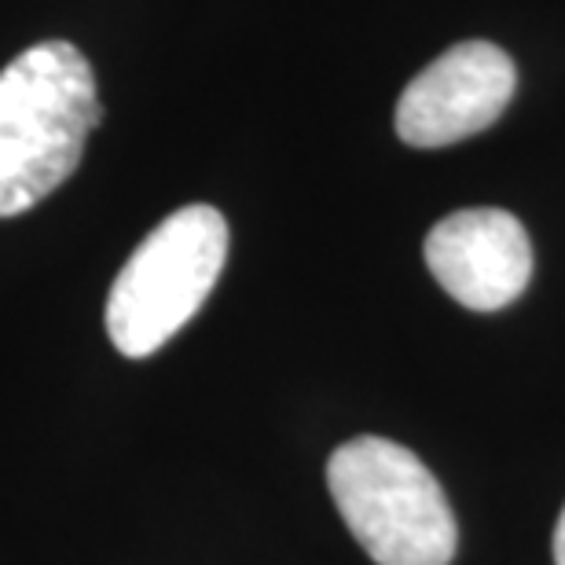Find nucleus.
<instances>
[{
    "label": "nucleus",
    "mask_w": 565,
    "mask_h": 565,
    "mask_svg": "<svg viewBox=\"0 0 565 565\" xmlns=\"http://www.w3.org/2000/svg\"><path fill=\"white\" fill-rule=\"evenodd\" d=\"M331 500L379 565H451L459 529L445 489L412 448L353 437L327 459Z\"/></svg>",
    "instance_id": "2"
},
{
    "label": "nucleus",
    "mask_w": 565,
    "mask_h": 565,
    "mask_svg": "<svg viewBox=\"0 0 565 565\" xmlns=\"http://www.w3.org/2000/svg\"><path fill=\"white\" fill-rule=\"evenodd\" d=\"M511 55L489 41H462L437 55L397 99V137L408 147H448L489 129L514 96Z\"/></svg>",
    "instance_id": "4"
},
{
    "label": "nucleus",
    "mask_w": 565,
    "mask_h": 565,
    "mask_svg": "<svg viewBox=\"0 0 565 565\" xmlns=\"http://www.w3.org/2000/svg\"><path fill=\"white\" fill-rule=\"evenodd\" d=\"M228 262V221L195 202L147 232L107 298V334L121 356L158 353L206 305Z\"/></svg>",
    "instance_id": "3"
},
{
    "label": "nucleus",
    "mask_w": 565,
    "mask_h": 565,
    "mask_svg": "<svg viewBox=\"0 0 565 565\" xmlns=\"http://www.w3.org/2000/svg\"><path fill=\"white\" fill-rule=\"evenodd\" d=\"M426 265L459 305L495 312L522 298L533 279V243L507 210H459L426 235Z\"/></svg>",
    "instance_id": "5"
},
{
    "label": "nucleus",
    "mask_w": 565,
    "mask_h": 565,
    "mask_svg": "<svg viewBox=\"0 0 565 565\" xmlns=\"http://www.w3.org/2000/svg\"><path fill=\"white\" fill-rule=\"evenodd\" d=\"M104 118L96 74L71 41H41L0 71V217H19L82 166Z\"/></svg>",
    "instance_id": "1"
},
{
    "label": "nucleus",
    "mask_w": 565,
    "mask_h": 565,
    "mask_svg": "<svg viewBox=\"0 0 565 565\" xmlns=\"http://www.w3.org/2000/svg\"><path fill=\"white\" fill-rule=\"evenodd\" d=\"M555 565H565V507H562V518L555 525Z\"/></svg>",
    "instance_id": "6"
}]
</instances>
